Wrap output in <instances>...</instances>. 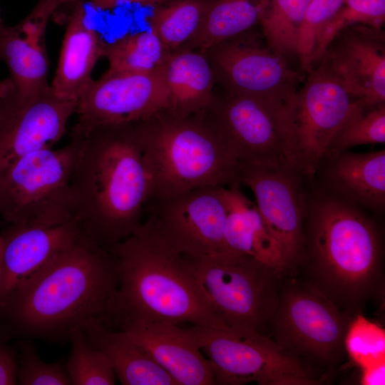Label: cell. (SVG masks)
I'll return each instance as SVG.
<instances>
[{"mask_svg": "<svg viewBox=\"0 0 385 385\" xmlns=\"http://www.w3.org/2000/svg\"><path fill=\"white\" fill-rule=\"evenodd\" d=\"M83 332L88 342L108 359L123 385H178L126 332L113 330L101 320Z\"/></svg>", "mask_w": 385, "mask_h": 385, "instance_id": "obj_24", "label": "cell"}, {"mask_svg": "<svg viewBox=\"0 0 385 385\" xmlns=\"http://www.w3.org/2000/svg\"><path fill=\"white\" fill-rule=\"evenodd\" d=\"M214 0H170L153 7L146 21L170 52L191 49L200 35Z\"/></svg>", "mask_w": 385, "mask_h": 385, "instance_id": "obj_26", "label": "cell"}, {"mask_svg": "<svg viewBox=\"0 0 385 385\" xmlns=\"http://www.w3.org/2000/svg\"><path fill=\"white\" fill-rule=\"evenodd\" d=\"M170 53L150 30L104 43L102 56L108 61L106 73H144L161 68Z\"/></svg>", "mask_w": 385, "mask_h": 385, "instance_id": "obj_28", "label": "cell"}, {"mask_svg": "<svg viewBox=\"0 0 385 385\" xmlns=\"http://www.w3.org/2000/svg\"><path fill=\"white\" fill-rule=\"evenodd\" d=\"M185 331L211 364L215 384L315 385L323 381L324 375L262 333L195 325Z\"/></svg>", "mask_w": 385, "mask_h": 385, "instance_id": "obj_10", "label": "cell"}, {"mask_svg": "<svg viewBox=\"0 0 385 385\" xmlns=\"http://www.w3.org/2000/svg\"><path fill=\"white\" fill-rule=\"evenodd\" d=\"M109 251L118 270V285L104 323L120 329L138 322L205 328L224 327L215 315L189 259L143 223Z\"/></svg>", "mask_w": 385, "mask_h": 385, "instance_id": "obj_3", "label": "cell"}, {"mask_svg": "<svg viewBox=\"0 0 385 385\" xmlns=\"http://www.w3.org/2000/svg\"><path fill=\"white\" fill-rule=\"evenodd\" d=\"M81 232L75 219L51 225H9L1 234L3 276L0 285V305L16 287Z\"/></svg>", "mask_w": 385, "mask_h": 385, "instance_id": "obj_18", "label": "cell"}, {"mask_svg": "<svg viewBox=\"0 0 385 385\" xmlns=\"http://www.w3.org/2000/svg\"><path fill=\"white\" fill-rule=\"evenodd\" d=\"M317 64L307 72L294 107L296 163L299 172L305 175L317 171L347 120L367 109L322 63Z\"/></svg>", "mask_w": 385, "mask_h": 385, "instance_id": "obj_12", "label": "cell"}, {"mask_svg": "<svg viewBox=\"0 0 385 385\" xmlns=\"http://www.w3.org/2000/svg\"><path fill=\"white\" fill-rule=\"evenodd\" d=\"M384 21L385 0H343L342 6L317 39L312 57V68L319 63L335 36L345 28L363 24L382 29Z\"/></svg>", "mask_w": 385, "mask_h": 385, "instance_id": "obj_31", "label": "cell"}, {"mask_svg": "<svg viewBox=\"0 0 385 385\" xmlns=\"http://www.w3.org/2000/svg\"><path fill=\"white\" fill-rule=\"evenodd\" d=\"M309 0H270L260 21L267 45L286 58L297 54L300 29Z\"/></svg>", "mask_w": 385, "mask_h": 385, "instance_id": "obj_29", "label": "cell"}, {"mask_svg": "<svg viewBox=\"0 0 385 385\" xmlns=\"http://www.w3.org/2000/svg\"><path fill=\"white\" fill-rule=\"evenodd\" d=\"M3 276V242L0 234V285Z\"/></svg>", "mask_w": 385, "mask_h": 385, "instance_id": "obj_39", "label": "cell"}, {"mask_svg": "<svg viewBox=\"0 0 385 385\" xmlns=\"http://www.w3.org/2000/svg\"><path fill=\"white\" fill-rule=\"evenodd\" d=\"M296 168L286 165H240V184L252 192L255 205L278 242L287 273L303 257L307 204Z\"/></svg>", "mask_w": 385, "mask_h": 385, "instance_id": "obj_16", "label": "cell"}, {"mask_svg": "<svg viewBox=\"0 0 385 385\" xmlns=\"http://www.w3.org/2000/svg\"><path fill=\"white\" fill-rule=\"evenodd\" d=\"M322 63L348 93L369 109L385 101V41L382 29L348 26L330 43Z\"/></svg>", "mask_w": 385, "mask_h": 385, "instance_id": "obj_17", "label": "cell"}, {"mask_svg": "<svg viewBox=\"0 0 385 385\" xmlns=\"http://www.w3.org/2000/svg\"><path fill=\"white\" fill-rule=\"evenodd\" d=\"M202 112L240 165L298 170L294 106L272 98L225 93H215Z\"/></svg>", "mask_w": 385, "mask_h": 385, "instance_id": "obj_7", "label": "cell"}, {"mask_svg": "<svg viewBox=\"0 0 385 385\" xmlns=\"http://www.w3.org/2000/svg\"><path fill=\"white\" fill-rule=\"evenodd\" d=\"M3 25V21H2V19L1 17V15H0V26Z\"/></svg>", "mask_w": 385, "mask_h": 385, "instance_id": "obj_41", "label": "cell"}, {"mask_svg": "<svg viewBox=\"0 0 385 385\" xmlns=\"http://www.w3.org/2000/svg\"><path fill=\"white\" fill-rule=\"evenodd\" d=\"M18 359L11 349L0 345V385L17 384Z\"/></svg>", "mask_w": 385, "mask_h": 385, "instance_id": "obj_36", "label": "cell"}, {"mask_svg": "<svg viewBox=\"0 0 385 385\" xmlns=\"http://www.w3.org/2000/svg\"><path fill=\"white\" fill-rule=\"evenodd\" d=\"M61 5V7L65 5H70L73 6L76 4L83 1V0H56Z\"/></svg>", "mask_w": 385, "mask_h": 385, "instance_id": "obj_40", "label": "cell"}, {"mask_svg": "<svg viewBox=\"0 0 385 385\" xmlns=\"http://www.w3.org/2000/svg\"><path fill=\"white\" fill-rule=\"evenodd\" d=\"M343 4V0H309L300 29L297 55L302 68H312V57L317 39Z\"/></svg>", "mask_w": 385, "mask_h": 385, "instance_id": "obj_34", "label": "cell"}, {"mask_svg": "<svg viewBox=\"0 0 385 385\" xmlns=\"http://www.w3.org/2000/svg\"><path fill=\"white\" fill-rule=\"evenodd\" d=\"M118 282L111 252L81 232L9 294L0 322L22 340L69 342L90 322H104Z\"/></svg>", "mask_w": 385, "mask_h": 385, "instance_id": "obj_1", "label": "cell"}, {"mask_svg": "<svg viewBox=\"0 0 385 385\" xmlns=\"http://www.w3.org/2000/svg\"><path fill=\"white\" fill-rule=\"evenodd\" d=\"M79 2L72 6L51 88L58 98L77 102L93 81L91 74L102 56L104 41L89 26Z\"/></svg>", "mask_w": 385, "mask_h": 385, "instance_id": "obj_21", "label": "cell"}, {"mask_svg": "<svg viewBox=\"0 0 385 385\" xmlns=\"http://www.w3.org/2000/svg\"><path fill=\"white\" fill-rule=\"evenodd\" d=\"M161 69L169 95L168 111L187 115L200 113L210 105L215 81L205 52L192 49L172 52Z\"/></svg>", "mask_w": 385, "mask_h": 385, "instance_id": "obj_23", "label": "cell"}, {"mask_svg": "<svg viewBox=\"0 0 385 385\" xmlns=\"http://www.w3.org/2000/svg\"><path fill=\"white\" fill-rule=\"evenodd\" d=\"M168 106L161 68L144 73H104L93 79L77 101L71 138H82L99 125L144 120Z\"/></svg>", "mask_w": 385, "mask_h": 385, "instance_id": "obj_14", "label": "cell"}, {"mask_svg": "<svg viewBox=\"0 0 385 385\" xmlns=\"http://www.w3.org/2000/svg\"><path fill=\"white\" fill-rule=\"evenodd\" d=\"M347 355L361 369L385 363V332L361 314L355 316L345 338Z\"/></svg>", "mask_w": 385, "mask_h": 385, "instance_id": "obj_33", "label": "cell"}, {"mask_svg": "<svg viewBox=\"0 0 385 385\" xmlns=\"http://www.w3.org/2000/svg\"><path fill=\"white\" fill-rule=\"evenodd\" d=\"M332 157L326 173L329 188L352 203L382 210L385 205V150L367 153L343 151Z\"/></svg>", "mask_w": 385, "mask_h": 385, "instance_id": "obj_25", "label": "cell"}, {"mask_svg": "<svg viewBox=\"0 0 385 385\" xmlns=\"http://www.w3.org/2000/svg\"><path fill=\"white\" fill-rule=\"evenodd\" d=\"M384 143L385 105L383 103L362 110L348 120L334 139L327 156L356 145Z\"/></svg>", "mask_w": 385, "mask_h": 385, "instance_id": "obj_32", "label": "cell"}, {"mask_svg": "<svg viewBox=\"0 0 385 385\" xmlns=\"http://www.w3.org/2000/svg\"><path fill=\"white\" fill-rule=\"evenodd\" d=\"M118 330L126 332L178 385L215 384L209 360L177 324L138 322Z\"/></svg>", "mask_w": 385, "mask_h": 385, "instance_id": "obj_19", "label": "cell"}, {"mask_svg": "<svg viewBox=\"0 0 385 385\" xmlns=\"http://www.w3.org/2000/svg\"><path fill=\"white\" fill-rule=\"evenodd\" d=\"M69 342L66 368L71 385L115 384L116 376L108 359L88 342L83 330L75 332Z\"/></svg>", "mask_w": 385, "mask_h": 385, "instance_id": "obj_30", "label": "cell"}, {"mask_svg": "<svg viewBox=\"0 0 385 385\" xmlns=\"http://www.w3.org/2000/svg\"><path fill=\"white\" fill-rule=\"evenodd\" d=\"M169 1L170 0H89V5L97 11H111L121 2L154 7Z\"/></svg>", "mask_w": 385, "mask_h": 385, "instance_id": "obj_37", "label": "cell"}, {"mask_svg": "<svg viewBox=\"0 0 385 385\" xmlns=\"http://www.w3.org/2000/svg\"><path fill=\"white\" fill-rule=\"evenodd\" d=\"M150 178L135 123L99 125L81 138L71 178L73 218L109 250L145 220Z\"/></svg>", "mask_w": 385, "mask_h": 385, "instance_id": "obj_2", "label": "cell"}, {"mask_svg": "<svg viewBox=\"0 0 385 385\" xmlns=\"http://www.w3.org/2000/svg\"><path fill=\"white\" fill-rule=\"evenodd\" d=\"M135 125L150 178L148 204L202 187L240 185V165L202 111L165 109Z\"/></svg>", "mask_w": 385, "mask_h": 385, "instance_id": "obj_5", "label": "cell"}, {"mask_svg": "<svg viewBox=\"0 0 385 385\" xmlns=\"http://www.w3.org/2000/svg\"><path fill=\"white\" fill-rule=\"evenodd\" d=\"M187 257L224 327L266 334L283 277L277 270L242 254Z\"/></svg>", "mask_w": 385, "mask_h": 385, "instance_id": "obj_9", "label": "cell"}, {"mask_svg": "<svg viewBox=\"0 0 385 385\" xmlns=\"http://www.w3.org/2000/svg\"><path fill=\"white\" fill-rule=\"evenodd\" d=\"M81 138L26 154L0 171V217L9 225L71 220L70 178Z\"/></svg>", "mask_w": 385, "mask_h": 385, "instance_id": "obj_8", "label": "cell"}, {"mask_svg": "<svg viewBox=\"0 0 385 385\" xmlns=\"http://www.w3.org/2000/svg\"><path fill=\"white\" fill-rule=\"evenodd\" d=\"M18 358L17 384L71 385L66 364L43 361L31 340L22 341Z\"/></svg>", "mask_w": 385, "mask_h": 385, "instance_id": "obj_35", "label": "cell"}, {"mask_svg": "<svg viewBox=\"0 0 385 385\" xmlns=\"http://www.w3.org/2000/svg\"><path fill=\"white\" fill-rule=\"evenodd\" d=\"M222 188L202 187L149 202L143 223L186 257L227 252L224 230L227 208Z\"/></svg>", "mask_w": 385, "mask_h": 385, "instance_id": "obj_13", "label": "cell"}, {"mask_svg": "<svg viewBox=\"0 0 385 385\" xmlns=\"http://www.w3.org/2000/svg\"><path fill=\"white\" fill-rule=\"evenodd\" d=\"M76 108V101L58 98L51 87L21 95L9 78L0 83V171L26 154L53 148Z\"/></svg>", "mask_w": 385, "mask_h": 385, "instance_id": "obj_15", "label": "cell"}, {"mask_svg": "<svg viewBox=\"0 0 385 385\" xmlns=\"http://www.w3.org/2000/svg\"><path fill=\"white\" fill-rule=\"evenodd\" d=\"M383 248L376 223L337 195L316 197L307 210L308 283L354 317L383 286ZM299 264V265H300Z\"/></svg>", "mask_w": 385, "mask_h": 385, "instance_id": "obj_4", "label": "cell"}, {"mask_svg": "<svg viewBox=\"0 0 385 385\" xmlns=\"http://www.w3.org/2000/svg\"><path fill=\"white\" fill-rule=\"evenodd\" d=\"M270 0H214L206 22L192 50L205 51L260 23Z\"/></svg>", "mask_w": 385, "mask_h": 385, "instance_id": "obj_27", "label": "cell"}, {"mask_svg": "<svg viewBox=\"0 0 385 385\" xmlns=\"http://www.w3.org/2000/svg\"><path fill=\"white\" fill-rule=\"evenodd\" d=\"M384 374L385 363L363 369L361 382L365 385L384 384Z\"/></svg>", "mask_w": 385, "mask_h": 385, "instance_id": "obj_38", "label": "cell"}, {"mask_svg": "<svg viewBox=\"0 0 385 385\" xmlns=\"http://www.w3.org/2000/svg\"><path fill=\"white\" fill-rule=\"evenodd\" d=\"M222 191L227 208L224 230L227 252L249 255L286 275L279 245L255 203L239 185L222 186Z\"/></svg>", "mask_w": 385, "mask_h": 385, "instance_id": "obj_22", "label": "cell"}, {"mask_svg": "<svg viewBox=\"0 0 385 385\" xmlns=\"http://www.w3.org/2000/svg\"><path fill=\"white\" fill-rule=\"evenodd\" d=\"M250 31L205 52L215 84L225 93L272 98L294 106L300 76L287 58L260 43Z\"/></svg>", "mask_w": 385, "mask_h": 385, "instance_id": "obj_11", "label": "cell"}, {"mask_svg": "<svg viewBox=\"0 0 385 385\" xmlns=\"http://www.w3.org/2000/svg\"><path fill=\"white\" fill-rule=\"evenodd\" d=\"M52 14L36 6L20 23L0 26V61L7 66L14 89L31 95L48 89L45 34Z\"/></svg>", "mask_w": 385, "mask_h": 385, "instance_id": "obj_20", "label": "cell"}, {"mask_svg": "<svg viewBox=\"0 0 385 385\" xmlns=\"http://www.w3.org/2000/svg\"><path fill=\"white\" fill-rule=\"evenodd\" d=\"M353 318L309 283L283 276L266 332L289 355L332 371L347 355L345 338Z\"/></svg>", "mask_w": 385, "mask_h": 385, "instance_id": "obj_6", "label": "cell"}]
</instances>
